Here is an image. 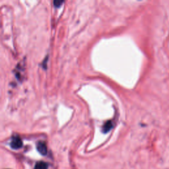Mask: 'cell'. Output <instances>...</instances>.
Here are the masks:
<instances>
[{
  "mask_svg": "<svg viewBox=\"0 0 169 169\" xmlns=\"http://www.w3.org/2000/svg\"><path fill=\"white\" fill-rule=\"evenodd\" d=\"M64 2L63 1H60V0H55L54 1V6L56 7H60L61 5L63 4Z\"/></svg>",
  "mask_w": 169,
  "mask_h": 169,
  "instance_id": "5b68a950",
  "label": "cell"
},
{
  "mask_svg": "<svg viewBox=\"0 0 169 169\" xmlns=\"http://www.w3.org/2000/svg\"><path fill=\"white\" fill-rule=\"evenodd\" d=\"M113 127V124H112V122L111 121H108L106 122L105 125L102 127V132L103 133H107L109 132Z\"/></svg>",
  "mask_w": 169,
  "mask_h": 169,
  "instance_id": "3957f363",
  "label": "cell"
},
{
  "mask_svg": "<svg viewBox=\"0 0 169 169\" xmlns=\"http://www.w3.org/2000/svg\"><path fill=\"white\" fill-rule=\"evenodd\" d=\"M48 164L43 161H39L36 163L34 169H48Z\"/></svg>",
  "mask_w": 169,
  "mask_h": 169,
  "instance_id": "277c9868",
  "label": "cell"
},
{
  "mask_svg": "<svg viewBox=\"0 0 169 169\" xmlns=\"http://www.w3.org/2000/svg\"><path fill=\"white\" fill-rule=\"evenodd\" d=\"M10 146L13 149H19L23 147V141L19 136H15L12 138Z\"/></svg>",
  "mask_w": 169,
  "mask_h": 169,
  "instance_id": "6da1fadb",
  "label": "cell"
},
{
  "mask_svg": "<svg viewBox=\"0 0 169 169\" xmlns=\"http://www.w3.org/2000/svg\"><path fill=\"white\" fill-rule=\"evenodd\" d=\"M37 149L38 150V151L40 153L41 155H46L47 154V145H46V143L43 141H39L37 143Z\"/></svg>",
  "mask_w": 169,
  "mask_h": 169,
  "instance_id": "7a4b0ae2",
  "label": "cell"
}]
</instances>
